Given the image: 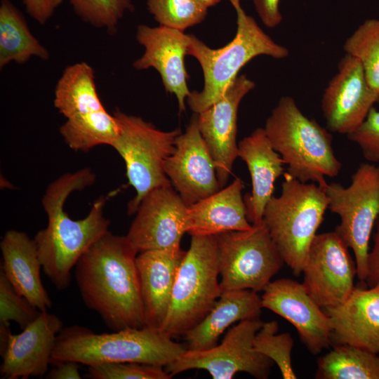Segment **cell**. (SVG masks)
<instances>
[{"instance_id": "1", "label": "cell", "mask_w": 379, "mask_h": 379, "mask_svg": "<svg viewBox=\"0 0 379 379\" xmlns=\"http://www.w3.org/2000/svg\"><path fill=\"white\" fill-rule=\"evenodd\" d=\"M138 253L126 236L109 231L74 268L84 304L113 331L145 327L135 262Z\"/></svg>"}, {"instance_id": "2", "label": "cell", "mask_w": 379, "mask_h": 379, "mask_svg": "<svg viewBox=\"0 0 379 379\" xmlns=\"http://www.w3.org/2000/svg\"><path fill=\"white\" fill-rule=\"evenodd\" d=\"M95 180V174L87 168L67 173L48 186L42 198L48 224L35 234L34 241L43 272L60 291L69 286L72 271L80 258L109 232L103 197L93 203L83 219L73 220L64 210L72 192L93 185Z\"/></svg>"}, {"instance_id": "3", "label": "cell", "mask_w": 379, "mask_h": 379, "mask_svg": "<svg viewBox=\"0 0 379 379\" xmlns=\"http://www.w3.org/2000/svg\"><path fill=\"white\" fill-rule=\"evenodd\" d=\"M186 350L161 329L144 327L98 334L73 325L58 334L51 364L69 360L87 366L138 362L165 367Z\"/></svg>"}, {"instance_id": "4", "label": "cell", "mask_w": 379, "mask_h": 379, "mask_svg": "<svg viewBox=\"0 0 379 379\" xmlns=\"http://www.w3.org/2000/svg\"><path fill=\"white\" fill-rule=\"evenodd\" d=\"M274 149L288 166L287 173L302 182L326 188V177L338 175L341 162L336 158L332 135L314 119L306 117L294 99L281 97L264 127Z\"/></svg>"}, {"instance_id": "5", "label": "cell", "mask_w": 379, "mask_h": 379, "mask_svg": "<svg viewBox=\"0 0 379 379\" xmlns=\"http://www.w3.org/2000/svg\"><path fill=\"white\" fill-rule=\"evenodd\" d=\"M233 7L237 15V29L234 38L225 46L211 48L190 34L187 55L197 59L204 74L202 90L191 91L186 100L194 113L199 114L221 98L240 69L255 57L265 55L284 59L289 54L287 48L272 40L245 13L240 2Z\"/></svg>"}, {"instance_id": "6", "label": "cell", "mask_w": 379, "mask_h": 379, "mask_svg": "<svg viewBox=\"0 0 379 379\" xmlns=\"http://www.w3.org/2000/svg\"><path fill=\"white\" fill-rule=\"evenodd\" d=\"M281 193L267 202L263 220L283 260L295 276L302 274L328 199L316 183L302 182L284 173Z\"/></svg>"}, {"instance_id": "7", "label": "cell", "mask_w": 379, "mask_h": 379, "mask_svg": "<svg viewBox=\"0 0 379 379\" xmlns=\"http://www.w3.org/2000/svg\"><path fill=\"white\" fill-rule=\"evenodd\" d=\"M178 267L169 308L161 327L171 337L185 335L209 312L222 291L215 235H191Z\"/></svg>"}, {"instance_id": "8", "label": "cell", "mask_w": 379, "mask_h": 379, "mask_svg": "<svg viewBox=\"0 0 379 379\" xmlns=\"http://www.w3.org/2000/svg\"><path fill=\"white\" fill-rule=\"evenodd\" d=\"M113 115L119 132L111 146L124 159L128 183L135 190V197L128 205V213L134 214L149 192L171 185L164 164L174 152L175 139L181 130L164 131L140 117L118 109Z\"/></svg>"}, {"instance_id": "9", "label": "cell", "mask_w": 379, "mask_h": 379, "mask_svg": "<svg viewBox=\"0 0 379 379\" xmlns=\"http://www.w3.org/2000/svg\"><path fill=\"white\" fill-rule=\"evenodd\" d=\"M328 208L340 219L335 232L354 254L357 276L365 282L368 274L369 241L379 218V167L363 163L347 187L338 182L325 188Z\"/></svg>"}, {"instance_id": "10", "label": "cell", "mask_w": 379, "mask_h": 379, "mask_svg": "<svg viewBox=\"0 0 379 379\" xmlns=\"http://www.w3.org/2000/svg\"><path fill=\"white\" fill-rule=\"evenodd\" d=\"M215 237L222 292L262 291L285 263L263 219L249 230Z\"/></svg>"}, {"instance_id": "11", "label": "cell", "mask_w": 379, "mask_h": 379, "mask_svg": "<svg viewBox=\"0 0 379 379\" xmlns=\"http://www.w3.org/2000/svg\"><path fill=\"white\" fill-rule=\"evenodd\" d=\"M262 324L260 318L241 320L227 332L220 344L202 351L187 349L164 368L172 377L185 371L201 369L208 371L213 379H231L239 372L266 379L274 362L253 347L254 336Z\"/></svg>"}, {"instance_id": "12", "label": "cell", "mask_w": 379, "mask_h": 379, "mask_svg": "<svg viewBox=\"0 0 379 379\" xmlns=\"http://www.w3.org/2000/svg\"><path fill=\"white\" fill-rule=\"evenodd\" d=\"M307 293L322 308L338 306L351 295L357 274L348 247L335 232L317 234L302 269Z\"/></svg>"}, {"instance_id": "13", "label": "cell", "mask_w": 379, "mask_h": 379, "mask_svg": "<svg viewBox=\"0 0 379 379\" xmlns=\"http://www.w3.org/2000/svg\"><path fill=\"white\" fill-rule=\"evenodd\" d=\"M62 320L48 311L18 334L11 333L9 323H0V350L4 379H27L46 375Z\"/></svg>"}, {"instance_id": "14", "label": "cell", "mask_w": 379, "mask_h": 379, "mask_svg": "<svg viewBox=\"0 0 379 379\" xmlns=\"http://www.w3.org/2000/svg\"><path fill=\"white\" fill-rule=\"evenodd\" d=\"M135 213L126 236L138 253L180 247L188 230V206L172 185L149 192Z\"/></svg>"}, {"instance_id": "15", "label": "cell", "mask_w": 379, "mask_h": 379, "mask_svg": "<svg viewBox=\"0 0 379 379\" xmlns=\"http://www.w3.org/2000/svg\"><path fill=\"white\" fill-rule=\"evenodd\" d=\"M164 171L172 187L189 207L220 190L214 161L200 133L198 114L175 139Z\"/></svg>"}, {"instance_id": "16", "label": "cell", "mask_w": 379, "mask_h": 379, "mask_svg": "<svg viewBox=\"0 0 379 379\" xmlns=\"http://www.w3.org/2000/svg\"><path fill=\"white\" fill-rule=\"evenodd\" d=\"M378 100L379 93L369 86L361 62L345 54L322 96L321 109L327 128L348 135L364 121Z\"/></svg>"}, {"instance_id": "17", "label": "cell", "mask_w": 379, "mask_h": 379, "mask_svg": "<svg viewBox=\"0 0 379 379\" xmlns=\"http://www.w3.org/2000/svg\"><path fill=\"white\" fill-rule=\"evenodd\" d=\"M255 86L246 74L239 75L221 98L199 112L200 133L214 161L218 181L223 188L238 157L237 112L244 96Z\"/></svg>"}, {"instance_id": "18", "label": "cell", "mask_w": 379, "mask_h": 379, "mask_svg": "<svg viewBox=\"0 0 379 379\" xmlns=\"http://www.w3.org/2000/svg\"><path fill=\"white\" fill-rule=\"evenodd\" d=\"M262 291V307L290 322L312 354L317 355L331 345L329 318L302 284L283 278L271 281Z\"/></svg>"}, {"instance_id": "19", "label": "cell", "mask_w": 379, "mask_h": 379, "mask_svg": "<svg viewBox=\"0 0 379 379\" xmlns=\"http://www.w3.org/2000/svg\"><path fill=\"white\" fill-rule=\"evenodd\" d=\"M135 38L145 51L133 62V67L136 70L155 69L166 91L175 95L179 112H185V100L191 93L187 85L190 77L185 64L190 34L161 25L153 27L140 25Z\"/></svg>"}, {"instance_id": "20", "label": "cell", "mask_w": 379, "mask_h": 379, "mask_svg": "<svg viewBox=\"0 0 379 379\" xmlns=\"http://www.w3.org/2000/svg\"><path fill=\"white\" fill-rule=\"evenodd\" d=\"M329 318L331 345H350L379 354V283L356 287L340 305L324 309Z\"/></svg>"}, {"instance_id": "21", "label": "cell", "mask_w": 379, "mask_h": 379, "mask_svg": "<svg viewBox=\"0 0 379 379\" xmlns=\"http://www.w3.org/2000/svg\"><path fill=\"white\" fill-rule=\"evenodd\" d=\"M185 253L179 247L138 253L135 262L145 327L161 329L177 272Z\"/></svg>"}, {"instance_id": "22", "label": "cell", "mask_w": 379, "mask_h": 379, "mask_svg": "<svg viewBox=\"0 0 379 379\" xmlns=\"http://www.w3.org/2000/svg\"><path fill=\"white\" fill-rule=\"evenodd\" d=\"M238 157L248 169L252 190L244 198L247 218L253 225L262 220L276 180L284 174V160L274 149L264 128H258L238 144Z\"/></svg>"}, {"instance_id": "23", "label": "cell", "mask_w": 379, "mask_h": 379, "mask_svg": "<svg viewBox=\"0 0 379 379\" xmlns=\"http://www.w3.org/2000/svg\"><path fill=\"white\" fill-rule=\"evenodd\" d=\"M0 248L1 270L15 290L41 312L52 307V301L41 279V264L34 239L27 234L11 230Z\"/></svg>"}, {"instance_id": "24", "label": "cell", "mask_w": 379, "mask_h": 379, "mask_svg": "<svg viewBox=\"0 0 379 379\" xmlns=\"http://www.w3.org/2000/svg\"><path fill=\"white\" fill-rule=\"evenodd\" d=\"M244 183L236 178L230 185L188 207L190 235H217L251 228L242 197Z\"/></svg>"}, {"instance_id": "25", "label": "cell", "mask_w": 379, "mask_h": 379, "mask_svg": "<svg viewBox=\"0 0 379 379\" xmlns=\"http://www.w3.org/2000/svg\"><path fill=\"white\" fill-rule=\"evenodd\" d=\"M261 296L252 290L222 292L207 315L185 334L187 349L202 351L218 345L220 335L232 324L260 318Z\"/></svg>"}, {"instance_id": "26", "label": "cell", "mask_w": 379, "mask_h": 379, "mask_svg": "<svg viewBox=\"0 0 379 379\" xmlns=\"http://www.w3.org/2000/svg\"><path fill=\"white\" fill-rule=\"evenodd\" d=\"M53 104L67 119L105 109L99 98L93 68L86 62L67 66L55 89Z\"/></svg>"}, {"instance_id": "27", "label": "cell", "mask_w": 379, "mask_h": 379, "mask_svg": "<svg viewBox=\"0 0 379 379\" xmlns=\"http://www.w3.org/2000/svg\"><path fill=\"white\" fill-rule=\"evenodd\" d=\"M32 58L48 60L50 53L30 32L17 7L10 0H1L0 69L11 62L25 64Z\"/></svg>"}, {"instance_id": "28", "label": "cell", "mask_w": 379, "mask_h": 379, "mask_svg": "<svg viewBox=\"0 0 379 379\" xmlns=\"http://www.w3.org/2000/svg\"><path fill=\"white\" fill-rule=\"evenodd\" d=\"M318 379H379V356L350 345H334L319 358Z\"/></svg>"}, {"instance_id": "29", "label": "cell", "mask_w": 379, "mask_h": 379, "mask_svg": "<svg viewBox=\"0 0 379 379\" xmlns=\"http://www.w3.org/2000/svg\"><path fill=\"white\" fill-rule=\"evenodd\" d=\"M66 144L75 151H88L100 145L112 144L119 126L113 114L105 109L90 115L68 119L60 127Z\"/></svg>"}, {"instance_id": "30", "label": "cell", "mask_w": 379, "mask_h": 379, "mask_svg": "<svg viewBox=\"0 0 379 379\" xmlns=\"http://www.w3.org/2000/svg\"><path fill=\"white\" fill-rule=\"evenodd\" d=\"M346 54L361 64L371 88L379 93V19H368L347 39Z\"/></svg>"}, {"instance_id": "31", "label": "cell", "mask_w": 379, "mask_h": 379, "mask_svg": "<svg viewBox=\"0 0 379 379\" xmlns=\"http://www.w3.org/2000/svg\"><path fill=\"white\" fill-rule=\"evenodd\" d=\"M147 9L159 25L184 32L201 23L208 7L199 0H146Z\"/></svg>"}, {"instance_id": "32", "label": "cell", "mask_w": 379, "mask_h": 379, "mask_svg": "<svg viewBox=\"0 0 379 379\" xmlns=\"http://www.w3.org/2000/svg\"><path fill=\"white\" fill-rule=\"evenodd\" d=\"M278 330L277 321H263L254 336V349L278 366L284 379H295L291 359L293 339L288 333L278 334Z\"/></svg>"}, {"instance_id": "33", "label": "cell", "mask_w": 379, "mask_h": 379, "mask_svg": "<svg viewBox=\"0 0 379 379\" xmlns=\"http://www.w3.org/2000/svg\"><path fill=\"white\" fill-rule=\"evenodd\" d=\"M79 18L108 34H114L124 15L133 9L131 0H68Z\"/></svg>"}, {"instance_id": "34", "label": "cell", "mask_w": 379, "mask_h": 379, "mask_svg": "<svg viewBox=\"0 0 379 379\" xmlns=\"http://www.w3.org/2000/svg\"><path fill=\"white\" fill-rule=\"evenodd\" d=\"M37 308L19 294L0 270V322H15L23 330L41 314Z\"/></svg>"}, {"instance_id": "35", "label": "cell", "mask_w": 379, "mask_h": 379, "mask_svg": "<svg viewBox=\"0 0 379 379\" xmlns=\"http://www.w3.org/2000/svg\"><path fill=\"white\" fill-rule=\"evenodd\" d=\"M92 379H169L164 367L138 362L106 363L88 366Z\"/></svg>"}, {"instance_id": "36", "label": "cell", "mask_w": 379, "mask_h": 379, "mask_svg": "<svg viewBox=\"0 0 379 379\" xmlns=\"http://www.w3.org/2000/svg\"><path fill=\"white\" fill-rule=\"evenodd\" d=\"M347 137L359 146L368 161L379 162V111L372 107L364 121Z\"/></svg>"}, {"instance_id": "37", "label": "cell", "mask_w": 379, "mask_h": 379, "mask_svg": "<svg viewBox=\"0 0 379 379\" xmlns=\"http://www.w3.org/2000/svg\"><path fill=\"white\" fill-rule=\"evenodd\" d=\"M65 0H22L27 13L41 25H44Z\"/></svg>"}, {"instance_id": "38", "label": "cell", "mask_w": 379, "mask_h": 379, "mask_svg": "<svg viewBox=\"0 0 379 379\" xmlns=\"http://www.w3.org/2000/svg\"><path fill=\"white\" fill-rule=\"evenodd\" d=\"M255 9L265 26L274 28L282 21L280 0H253Z\"/></svg>"}, {"instance_id": "39", "label": "cell", "mask_w": 379, "mask_h": 379, "mask_svg": "<svg viewBox=\"0 0 379 379\" xmlns=\"http://www.w3.org/2000/svg\"><path fill=\"white\" fill-rule=\"evenodd\" d=\"M373 236V245L368 255V274L366 282L371 287L379 283V218Z\"/></svg>"}, {"instance_id": "40", "label": "cell", "mask_w": 379, "mask_h": 379, "mask_svg": "<svg viewBox=\"0 0 379 379\" xmlns=\"http://www.w3.org/2000/svg\"><path fill=\"white\" fill-rule=\"evenodd\" d=\"M46 375L48 379H81L79 363L74 361H60Z\"/></svg>"}, {"instance_id": "41", "label": "cell", "mask_w": 379, "mask_h": 379, "mask_svg": "<svg viewBox=\"0 0 379 379\" xmlns=\"http://www.w3.org/2000/svg\"><path fill=\"white\" fill-rule=\"evenodd\" d=\"M199 1L201 2L204 5H205L206 7L209 8L211 6H215V4H218L221 0H199Z\"/></svg>"}]
</instances>
